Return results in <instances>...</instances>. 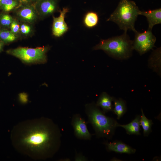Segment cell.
Segmentation results:
<instances>
[{
	"label": "cell",
	"mask_w": 161,
	"mask_h": 161,
	"mask_svg": "<svg viewBox=\"0 0 161 161\" xmlns=\"http://www.w3.org/2000/svg\"><path fill=\"white\" fill-rule=\"evenodd\" d=\"M114 107L113 110L117 116V119H120L126 112L127 108L126 103L121 98L117 99L114 97Z\"/></svg>",
	"instance_id": "15"
},
{
	"label": "cell",
	"mask_w": 161,
	"mask_h": 161,
	"mask_svg": "<svg viewBox=\"0 0 161 161\" xmlns=\"http://www.w3.org/2000/svg\"><path fill=\"white\" fill-rule=\"evenodd\" d=\"M4 43L3 41L0 40V52L3 49Z\"/></svg>",
	"instance_id": "25"
},
{
	"label": "cell",
	"mask_w": 161,
	"mask_h": 161,
	"mask_svg": "<svg viewBox=\"0 0 161 161\" xmlns=\"http://www.w3.org/2000/svg\"><path fill=\"white\" fill-rule=\"evenodd\" d=\"M71 124L76 137L84 140L91 139L92 135L88 130L85 121L80 114H76L73 116Z\"/></svg>",
	"instance_id": "7"
},
{
	"label": "cell",
	"mask_w": 161,
	"mask_h": 161,
	"mask_svg": "<svg viewBox=\"0 0 161 161\" xmlns=\"http://www.w3.org/2000/svg\"><path fill=\"white\" fill-rule=\"evenodd\" d=\"M140 15L146 17L148 23V29L152 30L154 25L161 23V8L147 11H141Z\"/></svg>",
	"instance_id": "12"
},
{
	"label": "cell",
	"mask_w": 161,
	"mask_h": 161,
	"mask_svg": "<svg viewBox=\"0 0 161 161\" xmlns=\"http://www.w3.org/2000/svg\"><path fill=\"white\" fill-rule=\"evenodd\" d=\"M21 5L18 0H2L0 3V9L4 12H8Z\"/></svg>",
	"instance_id": "18"
},
{
	"label": "cell",
	"mask_w": 161,
	"mask_h": 161,
	"mask_svg": "<svg viewBox=\"0 0 161 161\" xmlns=\"http://www.w3.org/2000/svg\"><path fill=\"white\" fill-rule=\"evenodd\" d=\"M140 12L134 1L120 0L117 8L107 21L116 23L124 32L129 30L135 33L137 31L135 28V23Z\"/></svg>",
	"instance_id": "4"
},
{
	"label": "cell",
	"mask_w": 161,
	"mask_h": 161,
	"mask_svg": "<svg viewBox=\"0 0 161 161\" xmlns=\"http://www.w3.org/2000/svg\"><path fill=\"white\" fill-rule=\"evenodd\" d=\"M114 97L110 96L106 92H103L100 95L96 105L100 107L105 113L113 112L114 106L112 104Z\"/></svg>",
	"instance_id": "13"
},
{
	"label": "cell",
	"mask_w": 161,
	"mask_h": 161,
	"mask_svg": "<svg viewBox=\"0 0 161 161\" xmlns=\"http://www.w3.org/2000/svg\"><path fill=\"white\" fill-rule=\"evenodd\" d=\"M152 30L148 29L144 32H136L134 39L133 41L134 49L141 55L155 47L156 38L152 33Z\"/></svg>",
	"instance_id": "6"
},
{
	"label": "cell",
	"mask_w": 161,
	"mask_h": 161,
	"mask_svg": "<svg viewBox=\"0 0 161 161\" xmlns=\"http://www.w3.org/2000/svg\"><path fill=\"white\" fill-rule=\"evenodd\" d=\"M21 4H31L30 0H18Z\"/></svg>",
	"instance_id": "24"
},
{
	"label": "cell",
	"mask_w": 161,
	"mask_h": 161,
	"mask_svg": "<svg viewBox=\"0 0 161 161\" xmlns=\"http://www.w3.org/2000/svg\"><path fill=\"white\" fill-rule=\"evenodd\" d=\"M85 112L97 137L111 139L119 123L114 119L107 116L96 103L85 105Z\"/></svg>",
	"instance_id": "2"
},
{
	"label": "cell",
	"mask_w": 161,
	"mask_h": 161,
	"mask_svg": "<svg viewBox=\"0 0 161 161\" xmlns=\"http://www.w3.org/2000/svg\"><path fill=\"white\" fill-rule=\"evenodd\" d=\"M69 11L68 8L64 7L60 11V14L58 17L53 16L52 31L54 36L60 37L68 30L69 27L65 21V18L66 14Z\"/></svg>",
	"instance_id": "8"
},
{
	"label": "cell",
	"mask_w": 161,
	"mask_h": 161,
	"mask_svg": "<svg viewBox=\"0 0 161 161\" xmlns=\"http://www.w3.org/2000/svg\"><path fill=\"white\" fill-rule=\"evenodd\" d=\"M37 0H30L31 4H32V3H34Z\"/></svg>",
	"instance_id": "26"
},
{
	"label": "cell",
	"mask_w": 161,
	"mask_h": 161,
	"mask_svg": "<svg viewBox=\"0 0 161 161\" xmlns=\"http://www.w3.org/2000/svg\"><path fill=\"white\" fill-rule=\"evenodd\" d=\"M141 111L142 114L140 116V124L143 129L144 136H148L151 131V127L153 123L152 120L148 119L145 117L142 109Z\"/></svg>",
	"instance_id": "17"
},
{
	"label": "cell",
	"mask_w": 161,
	"mask_h": 161,
	"mask_svg": "<svg viewBox=\"0 0 161 161\" xmlns=\"http://www.w3.org/2000/svg\"><path fill=\"white\" fill-rule=\"evenodd\" d=\"M75 160L77 161H87V159L84 156L80 154H78L75 155Z\"/></svg>",
	"instance_id": "23"
},
{
	"label": "cell",
	"mask_w": 161,
	"mask_h": 161,
	"mask_svg": "<svg viewBox=\"0 0 161 161\" xmlns=\"http://www.w3.org/2000/svg\"><path fill=\"white\" fill-rule=\"evenodd\" d=\"M16 38L15 34L5 29H0V40L4 43L13 41Z\"/></svg>",
	"instance_id": "19"
},
{
	"label": "cell",
	"mask_w": 161,
	"mask_h": 161,
	"mask_svg": "<svg viewBox=\"0 0 161 161\" xmlns=\"http://www.w3.org/2000/svg\"><path fill=\"white\" fill-rule=\"evenodd\" d=\"M11 31L15 34L18 32L20 27L18 22L16 20H13L10 26Z\"/></svg>",
	"instance_id": "21"
},
{
	"label": "cell",
	"mask_w": 161,
	"mask_h": 161,
	"mask_svg": "<svg viewBox=\"0 0 161 161\" xmlns=\"http://www.w3.org/2000/svg\"><path fill=\"white\" fill-rule=\"evenodd\" d=\"M97 14L93 11L87 12L85 15L83 19V23L87 27L91 28L97 25L98 22Z\"/></svg>",
	"instance_id": "16"
},
{
	"label": "cell",
	"mask_w": 161,
	"mask_h": 161,
	"mask_svg": "<svg viewBox=\"0 0 161 161\" xmlns=\"http://www.w3.org/2000/svg\"><path fill=\"white\" fill-rule=\"evenodd\" d=\"M49 49L47 47L35 48L19 47L8 50L7 52L25 63H44L47 61L46 53Z\"/></svg>",
	"instance_id": "5"
},
{
	"label": "cell",
	"mask_w": 161,
	"mask_h": 161,
	"mask_svg": "<svg viewBox=\"0 0 161 161\" xmlns=\"http://www.w3.org/2000/svg\"><path fill=\"white\" fill-rule=\"evenodd\" d=\"M107 150L109 151H114L119 153L133 154L136 150L121 141H114L112 142L104 143Z\"/></svg>",
	"instance_id": "11"
},
{
	"label": "cell",
	"mask_w": 161,
	"mask_h": 161,
	"mask_svg": "<svg viewBox=\"0 0 161 161\" xmlns=\"http://www.w3.org/2000/svg\"><path fill=\"white\" fill-rule=\"evenodd\" d=\"M93 50H102L109 56L118 59H125L131 56L134 50L133 41L130 40L127 32L123 34L102 39Z\"/></svg>",
	"instance_id": "3"
},
{
	"label": "cell",
	"mask_w": 161,
	"mask_h": 161,
	"mask_svg": "<svg viewBox=\"0 0 161 161\" xmlns=\"http://www.w3.org/2000/svg\"><path fill=\"white\" fill-rule=\"evenodd\" d=\"M33 4L37 12L43 17L52 14L58 8V0H37Z\"/></svg>",
	"instance_id": "9"
},
{
	"label": "cell",
	"mask_w": 161,
	"mask_h": 161,
	"mask_svg": "<svg viewBox=\"0 0 161 161\" xmlns=\"http://www.w3.org/2000/svg\"><path fill=\"white\" fill-rule=\"evenodd\" d=\"M140 115H137L130 123L126 125H121L119 123L118 126L125 129L128 134L140 135L141 130L140 122Z\"/></svg>",
	"instance_id": "14"
},
{
	"label": "cell",
	"mask_w": 161,
	"mask_h": 161,
	"mask_svg": "<svg viewBox=\"0 0 161 161\" xmlns=\"http://www.w3.org/2000/svg\"><path fill=\"white\" fill-rule=\"evenodd\" d=\"M18 9L17 14L18 17L23 21L32 23L37 18V12L33 4H21Z\"/></svg>",
	"instance_id": "10"
},
{
	"label": "cell",
	"mask_w": 161,
	"mask_h": 161,
	"mask_svg": "<svg viewBox=\"0 0 161 161\" xmlns=\"http://www.w3.org/2000/svg\"><path fill=\"white\" fill-rule=\"evenodd\" d=\"M61 134L51 119L41 117L23 121L12 131L11 139L18 152L35 160L52 157L61 146Z\"/></svg>",
	"instance_id": "1"
},
{
	"label": "cell",
	"mask_w": 161,
	"mask_h": 161,
	"mask_svg": "<svg viewBox=\"0 0 161 161\" xmlns=\"http://www.w3.org/2000/svg\"><path fill=\"white\" fill-rule=\"evenodd\" d=\"M13 19L9 14H2L0 15V26L3 28V29L10 27Z\"/></svg>",
	"instance_id": "20"
},
{
	"label": "cell",
	"mask_w": 161,
	"mask_h": 161,
	"mask_svg": "<svg viewBox=\"0 0 161 161\" xmlns=\"http://www.w3.org/2000/svg\"><path fill=\"white\" fill-rule=\"evenodd\" d=\"M2 0H0V3L1 1Z\"/></svg>",
	"instance_id": "27"
},
{
	"label": "cell",
	"mask_w": 161,
	"mask_h": 161,
	"mask_svg": "<svg viewBox=\"0 0 161 161\" xmlns=\"http://www.w3.org/2000/svg\"><path fill=\"white\" fill-rule=\"evenodd\" d=\"M20 30L22 33L27 34L30 32L31 28L29 26L26 24H23L20 27Z\"/></svg>",
	"instance_id": "22"
}]
</instances>
